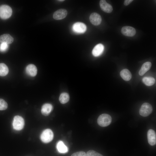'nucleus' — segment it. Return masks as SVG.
<instances>
[{
  "instance_id": "6ab92c4d",
  "label": "nucleus",
  "mask_w": 156,
  "mask_h": 156,
  "mask_svg": "<svg viewBox=\"0 0 156 156\" xmlns=\"http://www.w3.org/2000/svg\"><path fill=\"white\" fill-rule=\"evenodd\" d=\"M142 81L145 85L148 86L153 85L155 82V79L151 77H144L142 79Z\"/></svg>"
},
{
  "instance_id": "412c9836",
  "label": "nucleus",
  "mask_w": 156,
  "mask_h": 156,
  "mask_svg": "<svg viewBox=\"0 0 156 156\" xmlns=\"http://www.w3.org/2000/svg\"><path fill=\"white\" fill-rule=\"evenodd\" d=\"M69 96L68 93L63 92L61 94L59 98L60 102L62 104H65L68 102L69 100Z\"/></svg>"
},
{
  "instance_id": "1a4fd4ad",
  "label": "nucleus",
  "mask_w": 156,
  "mask_h": 156,
  "mask_svg": "<svg viewBox=\"0 0 156 156\" xmlns=\"http://www.w3.org/2000/svg\"><path fill=\"white\" fill-rule=\"evenodd\" d=\"M89 19L90 22L96 26L99 25L102 21L101 16L96 12L91 13Z\"/></svg>"
},
{
  "instance_id": "393cba45",
  "label": "nucleus",
  "mask_w": 156,
  "mask_h": 156,
  "mask_svg": "<svg viewBox=\"0 0 156 156\" xmlns=\"http://www.w3.org/2000/svg\"><path fill=\"white\" fill-rule=\"evenodd\" d=\"M71 156H87V155L85 152L81 151L74 153Z\"/></svg>"
},
{
  "instance_id": "a878e982",
  "label": "nucleus",
  "mask_w": 156,
  "mask_h": 156,
  "mask_svg": "<svg viewBox=\"0 0 156 156\" xmlns=\"http://www.w3.org/2000/svg\"><path fill=\"white\" fill-rule=\"evenodd\" d=\"M133 1V0H125L124 1V4L125 5L127 6Z\"/></svg>"
},
{
  "instance_id": "b1692460",
  "label": "nucleus",
  "mask_w": 156,
  "mask_h": 156,
  "mask_svg": "<svg viewBox=\"0 0 156 156\" xmlns=\"http://www.w3.org/2000/svg\"><path fill=\"white\" fill-rule=\"evenodd\" d=\"M8 46L7 44L5 43H2L0 44V51L1 52H4L6 51Z\"/></svg>"
},
{
  "instance_id": "ddd939ff",
  "label": "nucleus",
  "mask_w": 156,
  "mask_h": 156,
  "mask_svg": "<svg viewBox=\"0 0 156 156\" xmlns=\"http://www.w3.org/2000/svg\"><path fill=\"white\" fill-rule=\"evenodd\" d=\"M104 50V46L101 44H99L96 45L92 51V55L95 57H98L101 55L103 53Z\"/></svg>"
},
{
  "instance_id": "9b49d317",
  "label": "nucleus",
  "mask_w": 156,
  "mask_h": 156,
  "mask_svg": "<svg viewBox=\"0 0 156 156\" xmlns=\"http://www.w3.org/2000/svg\"><path fill=\"white\" fill-rule=\"evenodd\" d=\"M99 5L101 9L105 12L110 13L113 10L112 6L105 0H100Z\"/></svg>"
},
{
  "instance_id": "dca6fc26",
  "label": "nucleus",
  "mask_w": 156,
  "mask_h": 156,
  "mask_svg": "<svg viewBox=\"0 0 156 156\" xmlns=\"http://www.w3.org/2000/svg\"><path fill=\"white\" fill-rule=\"evenodd\" d=\"M151 66L150 62H147L143 64L139 72V75L142 76L149 70Z\"/></svg>"
},
{
  "instance_id": "5701e85b",
  "label": "nucleus",
  "mask_w": 156,
  "mask_h": 156,
  "mask_svg": "<svg viewBox=\"0 0 156 156\" xmlns=\"http://www.w3.org/2000/svg\"><path fill=\"white\" fill-rule=\"evenodd\" d=\"M86 154L87 156H103L101 154L93 150L89 151Z\"/></svg>"
},
{
  "instance_id": "4be33fe9",
  "label": "nucleus",
  "mask_w": 156,
  "mask_h": 156,
  "mask_svg": "<svg viewBox=\"0 0 156 156\" xmlns=\"http://www.w3.org/2000/svg\"><path fill=\"white\" fill-rule=\"evenodd\" d=\"M8 107L7 103L3 99H0V110H5Z\"/></svg>"
},
{
  "instance_id": "7ed1b4c3",
  "label": "nucleus",
  "mask_w": 156,
  "mask_h": 156,
  "mask_svg": "<svg viewBox=\"0 0 156 156\" xmlns=\"http://www.w3.org/2000/svg\"><path fill=\"white\" fill-rule=\"evenodd\" d=\"M41 141L44 143H48L51 142L53 139V133L50 129H46L44 130L40 135Z\"/></svg>"
},
{
  "instance_id": "20e7f679",
  "label": "nucleus",
  "mask_w": 156,
  "mask_h": 156,
  "mask_svg": "<svg viewBox=\"0 0 156 156\" xmlns=\"http://www.w3.org/2000/svg\"><path fill=\"white\" fill-rule=\"evenodd\" d=\"M25 122L23 118L19 116L14 117L12 122V126L14 129L16 130H22L24 127Z\"/></svg>"
},
{
  "instance_id": "0eeeda50",
  "label": "nucleus",
  "mask_w": 156,
  "mask_h": 156,
  "mask_svg": "<svg viewBox=\"0 0 156 156\" xmlns=\"http://www.w3.org/2000/svg\"><path fill=\"white\" fill-rule=\"evenodd\" d=\"M121 32L124 35L132 37L134 36L136 33V30L133 27L129 26H125L122 27Z\"/></svg>"
},
{
  "instance_id": "bb28decb",
  "label": "nucleus",
  "mask_w": 156,
  "mask_h": 156,
  "mask_svg": "<svg viewBox=\"0 0 156 156\" xmlns=\"http://www.w3.org/2000/svg\"><path fill=\"white\" fill-rule=\"evenodd\" d=\"M58 1H61V2H62V1H64V0H58Z\"/></svg>"
},
{
  "instance_id": "f3484780",
  "label": "nucleus",
  "mask_w": 156,
  "mask_h": 156,
  "mask_svg": "<svg viewBox=\"0 0 156 156\" xmlns=\"http://www.w3.org/2000/svg\"><path fill=\"white\" fill-rule=\"evenodd\" d=\"M120 74L122 78L125 81H128L131 79V73L127 69H125L122 70L120 72Z\"/></svg>"
},
{
  "instance_id": "f257e3e1",
  "label": "nucleus",
  "mask_w": 156,
  "mask_h": 156,
  "mask_svg": "<svg viewBox=\"0 0 156 156\" xmlns=\"http://www.w3.org/2000/svg\"><path fill=\"white\" fill-rule=\"evenodd\" d=\"M112 120V117L110 115L103 114L99 116L97 120V122L100 126L106 127L111 124Z\"/></svg>"
},
{
  "instance_id": "9d476101",
  "label": "nucleus",
  "mask_w": 156,
  "mask_h": 156,
  "mask_svg": "<svg viewBox=\"0 0 156 156\" xmlns=\"http://www.w3.org/2000/svg\"><path fill=\"white\" fill-rule=\"evenodd\" d=\"M147 139L148 143L151 146L156 144V134L155 131L152 129H149L147 133Z\"/></svg>"
},
{
  "instance_id": "6e6552de",
  "label": "nucleus",
  "mask_w": 156,
  "mask_h": 156,
  "mask_svg": "<svg viewBox=\"0 0 156 156\" xmlns=\"http://www.w3.org/2000/svg\"><path fill=\"white\" fill-rule=\"evenodd\" d=\"M67 14V11L66 10L64 9H60L54 13L53 17L55 20H61L65 18Z\"/></svg>"
},
{
  "instance_id": "4468645a",
  "label": "nucleus",
  "mask_w": 156,
  "mask_h": 156,
  "mask_svg": "<svg viewBox=\"0 0 156 156\" xmlns=\"http://www.w3.org/2000/svg\"><path fill=\"white\" fill-rule=\"evenodd\" d=\"M27 73L31 77L35 76L37 73V69L34 64H30L27 66L26 68Z\"/></svg>"
},
{
  "instance_id": "39448f33",
  "label": "nucleus",
  "mask_w": 156,
  "mask_h": 156,
  "mask_svg": "<svg viewBox=\"0 0 156 156\" xmlns=\"http://www.w3.org/2000/svg\"><path fill=\"white\" fill-rule=\"evenodd\" d=\"M153 108L151 105L148 103H145L142 105L139 111L140 115L143 117L149 116L152 112Z\"/></svg>"
},
{
  "instance_id": "aec40b11",
  "label": "nucleus",
  "mask_w": 156,
  "mask_h": 156,
  "mask_svg": "<svg viewBox=\"0 0 156 156\" xmlns=\"http://www.w3.org/2000/svg\"><path fill=\"white\" fill-rule=\"evenodd\" d=\"M9 69L7 66L3 63H0V76H4L8 74Z\"/></svg>"
},
{
  "instance_id": "423d86ee",
  "label": "nucleus",
  "mask_w": 156,
  "mask_h": 156,
  "mask_svg": "<svg viewBox=\"0 0 156 156\" xmlns=\"http://www.w3.org/2000/svg\"><path fill=\"white\" fill-rule=\"evenodd\" d=\"M73 31L78 34L84 33L86 29V25L81 22H78L74 23L73 27Z\"/></svg>"
},
{
  "instance_id": "f8f14e48",
  "label": "nucleus",
  "mask_w": 156,
  "mask_h": 156,
  "mask_svg": "<svg viewBox=\"0 0 156 156\" xmlns=\"http://www.w3.org/2000/svg\"><path fill=\"white\" fill-rule=\"evenodd\" d=\"M53 109L52 105L50 103H45L42 106L41 112L44 116H47L49 115Z\"/></svg>"
},
{
  "instance_id": "a211bd4d",
  "label": "nucleus",
  "mask_w": 156,
  "mask_h": 156,
  "mask_svg": "<svg viewBox=\"0 0 156 156\" xmlns=\"http://www.w3.org/2000/svg\"><path fill=\"white\" fill-rule=\"evenodd\" d=\"M57 148L58 152L61 153H66L68 151L67 147L62 141H59L57 144Z\"/></svg>"
},
{
  "instance_id": "f03ea898",
  "label": "nucleus",
  "mask_w": 156,
  "mask_h": 156,
  "mask_svg": "<svg viewBox=\"0 0 156 156\" xmlns=\"http://www.w3.org/2000/svg\"><path fill=\"white\" fill-rule=\"evenodd\" d=\"M12 13L11 8L7 5H3L0 6V17L3 19L10 18Z\"/></svg>"
},
{
  "instance_id": "2eb2a0df",
  "label": "nucleus",
  "mask_w": 156,
  "mask_h": 156,
  "mask_svg": "<svg viewBox=\"0 0 156 156\" xmlns=\"http://www.w3.org/2000/svg\"><path fill=\"white\" fill-rule=\"evenodd\" d=\"M14 41L13 38L10 34H4L0 36V42L5 43L8 44L12 43Z\"/></svg>"
}]
</instances>
